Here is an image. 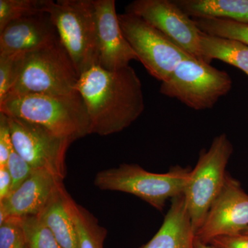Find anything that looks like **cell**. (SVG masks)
Instances as JSON below:
<instances>
[{
	"label": "cell",
	"mask_w": 248,
	"mask_h": 248,
	"mask_svg": "<svg viewBox=\"0 0 248 248\" xmlns=\"http://www.w3.org/2000/svg\"><path fill=\"white\" fill-rule=\"evenodd\" d=\"M76 89L87 108L90 134L120 133L144 110L141 81L130 66L115 71L93 66L80 76Z\"/></svg>",
	"instance_id": "obj_1"
},
{
	"label": "cell",
	"mask_w": 248,
	"mask_h": 248,
	"mask_svg": "<svg viewBox=\"0 0 248 248\" xmlns=\"http://www.w3.org/2000/svg\"><path fill=\"white\" fill-rule=\"evenodd\" d=\"M0 112L37 124L72 141L90 134L87 108L78 91L62 95L11 94L0 103Z\"/></svg>",
	"instance_id": "obj_2"
},
{
	"label": "cell",
	"mask_w": 248,
	"mask_h": 248,
	"mask_svg": "<svg viewBox=\"0 0 248 248\" xmlns=\"http://www.w3.org/2000/svg\"><path fill=\"white\" fill-rule=\"evenodd\" d=\"M45 11L79 76L97 65L94 0H48Z\"/></svg>",
	"instance_id": "obj_3"
},
{
	"label": "cell",
	"mask_w": 248,
	"mask_h": 248,
	"mask_svg": "<svg viewBox=\"0 0 248 248\" xmlns=\"http://www.w3.org/2000/svg\"><path fill=\"white\" fill-rule=\"evenodd\" d=\"M190 171L176 166L169 172L159 174L148 172L137 164H124L98 172L94 185L102 190L132 194L162 210L168 200L184 195Z\"/></svg>",
	"instance_id": "obj_4"
},
{
	"label": "cell",
	"mask_w": 248,
	"mask_h": 248,
	"mask_svg": "<svg viewBox=\"0 0 248 248\" xmlns=\"http://www.w3.org/2000/svg\"><path fill=\"white\" fill-rule=\"evenodd\" d=\"M79 78L59 39L52 45L26 54L20 76L9 95L70 94L76 91Z\"/></svg>",
	"instance_id": "obj_5"
},
{
	"label": "cell",
	"mask_w": 248,
	"mask_h": 248,
	"mask_svg": "<svg viewBox=\"0 0 248 248\" xmlns=\"http://www.w3.org/2000/svg\"><path fill=\"white\" fill-rule=\"evenodd\" d=\"M232 151L226 134L218 135L208 150L201 152L195 169L190 171L184 195L195 233L224 186L226 166Z\"/></svg>",
	"instance_id": "obj_6"
},
{
	"label": "cell",
	"mask_w": 248,
	"mask_h": 248,
	"mask_svg": "<svg viewBox=\"0 0 248 248\" xmlns=\"http://www.w3.org/2000/svg\"><path fill=\"white\" fill-rule=\"evenodd\" d=\"M232 86L231 77L193 57L183 60L161 82L160 93L195 110L213 108Z\"/></svg>",
	"instance_id": "obj_7"
},
{
	"label": "cell",
	"mask_w": 248,
	"mask_h": 248,
	"mask_svg": "<svg viewBox=\"0 0 248 248\" xmlns=\"http://www.w3.org/2000/svg\"><path fill=\"white\" fill-rule=\"evenodd\" d=\"M124 37L131 46L138 61L148 73L164 82L189 55L142 18L134 15H118Z\"/></svg>",
	"instance_id": "obj_8"
},
{
	"label": "cell",
	"mask_w": 248,
	"mask_h": 248,
	"mask_svg": "<svg viewBox=\"0 0 248 248\" xmlns=\"http://www.w3.org/2000/svg\"><path fill=\"white\" fill-rule=\"evenodd\" d=\"M8 120L15 151L34 170L48 171L63 181L66 153L73 141L17 117L8 116Z\"/></svg>",
	"instance_id": "obj_9"
},
{
	"label": "cell",
	"mask_w": 248,
	"mask_h": 248,
	"mask_svg": "<svg viewBox=\"0 0 248 248\" xmlns=\"http://www.w3.org/2000/svg\"><path fill=\"white\" fill-rule=\"evenodd\" d=\"M125 13L144 19L186 53L204 62L201 51V31L194 19L174 1L135 0L125 7Z\"/></svg>",
	"instance_id": "obj_10"
},
{
	"label": "cell",
	"mask_w": 248,
	"mask_h": 248,
	"mask_svg": "<svg viewBox=\"0 0 248 248\" xmlns=\"http://www.w3.org/2000/svg\"><path fill=\"white\" fill-rule=\"evenodd\" d=\"M248 227V195L237 181L227 174L221 192L196 233V238L208 244L217 237L241 234Z\"/></svg>",
	"instance_id": "obj_11"
},
{
	"label": "cell",
	"mask_w": 248,
	"mask_h": 248,
	"mask_svg": "<svg viewBox=\"0 0 248 248\" xmlns=\"http://www.w3.org/2000/svg\"><path fill=\"white\" fill-rule=\"evenodd\" d=\"M97 37V65L109 71L130 66L138 60L131 46L124 37L115 0H94Z\"/></svg>",
	"instance_id": "obj_12"
},
{
	"label": "cell",
	"mask_w": 248,
	"mask_h": 248,
	"mask_svg": "<svg viewBox=\"0 0 248 248\" xmlns=\"http://www.w3.org/2000/svg\"><path fill=\"white\" fill-rule=\"evenodd\" d=\"M62 183L48 171L34 170L17 190L0 202V224L9 217L38 216Z\"/></svg>",
	"instance_id": "obj_13"
},
{
	"label": "cell",
	"mask_w": 248,
	"mask_h": 248,
	"mask_svg": "<svg viewBox=\"0 0 248 248\" xmlns=\"http://www.w3.org/2000/svg\"><path fill=\"white\" fill-rule=\"evenodd\" d=\"M58 40L56 29L48 14L21 18L0 31V55L29 53Z\"/></svg>",
	"instance_id": "obj_14"
},
{
	"label": "cell",
	"mask_w": 248,
	"mask_h": 248,
	"mask_svg": "<svg viewBox=\"0 0 248 248\" xmlns=\"http://www.w3.org/2000/svg\"><path fill=\"white\" fill-rule=\"evenodd\" d=\"M171 202L170 208L159 231L141 248H195L196 233L184 195Z\"/></svg>",
	"instance_id": "obj_15"
},
{
	"label": "cell",
	"mask_w": 248,
	"mask_h": 248,
	"mask_svg": "<svg viewBox=\"0 0 248 248\" xmlns=\"http://www.w3.org/2000/svg\"><path fill=\"white\" fill-rule=\"evenodd\" d=\"M69 194L63 183L57 187L38 216L63 248H79L76 223L69 207Z\"/></svg>",
	"instance_id": "obj_16"
},
{
	"label": "cell",
	"mask_w": 248,
	"mask_h": 248,
	"mask_svg": "<svg viewBox=\"0 0 248 248\" xmlns=\"http://www.w3.org/2000/svg\"><path fill=\"white\" fill-rule=\"evenodd\" d=\"M192 18H215L248 24V0H175Z\"/></svg>",
	"instance_id": "obj_17"
},
{
	"label": "cell",
	"mask_w": 248,
	"mask_h": 248,
	"mask_svg": "<svg viewBox=\"0 0 248 248\" xmlns=\"http://www.w3.org/2000/svg\"><path fill=\"white\" fill-rule=\"evenodd\" d=\"M201 51L204 62L213 60L236 67L248 76V45L240 41L209 35L201 31Z\"/></svg>",
	"instance_id": "obj_18"
},
{
	"label": "cell",
	"mask_w": 248,
	"mask_h": 248,
	"mask_svg": "<svg viewBox=\"0 0 248 248\" xmlns=\"http://www.w3.org/2000/svg\"><path fill=\"white\" fill-rule=\"evenodd\" d=\"M69 207L78 231L79 248H104L107 230L99 224L92 214L78 205L71 197Z\"/></svg>",
	"instance_id": "obj_19"
},
{
	"label": "cell",
	"mask_w": 248,
	"mask_h": 248,
	"mask_svg": "<svg viewBox=\"0 0 248 248\" xmlns=\"http://www.w3.org/2000/svg\"><path fill=\"white\" fill-rule=\"evenodd\" d=\"M202 32L209 35L232 39L248 45V24L215 18H192Z\"/></svg>",
	"instance_id": "obj_20"
},
{
	"label": "cell",
	"mask_w": 248,
	"mask_h": 248,
	"mask_svg": "<svg viewBox=\"0 0 248 248\" xmlns=\"http://www.w3.org/2000/svg\"><path fill=\"white\" fill-rule=\"evenodd\" d=\"M48 0H0V31L16 19L46 14Z\"/></svg>",
	"instance_id": "obj_21"
},
{
	"label": "cell",
	"mask_w": 248,
	"mask_h": 248,
	"mask_svg": "<svg viewBox=\"0 0 248 248\" xmlns=\"http://www.w3.org/2000/svg\"><path fill=\"white\" fill-rule=\"evenodd\" d=\"M21 218L29 248H63L52 232L37 217Z\"/></svg>",
	"instance_id": "obj_22"
},
{
	"label": "cell",
	"mask_w": 248,
	"mask_h": 248,
	"mask_svg": "<svg viewBox=\"0 0 248 248\" xmlns=\"http://www.w3.org/2000/svg\"><path fill=\"white\" fill-rule=\"evenodd\" d=\"M27 53L0 55V103L7 97L20 76Z\"/></svg>",
	"instance_id": "obj_23"
},
{
	"label": "cell",
	"mask_w": 248,
	"mask_h": 248,
	"mask_svg": "<svg viewBox=\"0 0 248 248\" xmlns=\"http://www.w3.org/2000/svg\"><path fill=\"white\" fill-rule=\"evenodd\" d=\"M21 218L9 217L0 224V248H27Z\"/></svg>",
	"instance_id": "obj_24"
},
{
	"label": "cell",
	"mask_w": 248,
	"mask_h": 248,
	"mask_svg": "<svg viewBox=\"0 0 248 248\" xmlns=\"http://www.w3.org/2000/svg\"><path fill=\"white\" fill-rule=\"evenodd\" d=\"M6 167L9 170L12 180L11 193L17 190L34 171L30 165L15 151L14 147L11 150Z\"/></svg>",
	"instance_id": "obj_25"
},
{
	"label": "cell",
	"mask_w": 248,
	"mask_h": 248,
	"mask_svg": "<svg viewBox=\"0 0 248 248\" xmlns=\"http://www.w3.org/2000/svg\"><path fill=\"white\" fill-rule=\"evenodd\" d=\"M12 148L8 116L0 112V167L7 165Z\"/></svg>",
	"instance_id": "obj_26"
},
{
	"label": "cell",
	"mask_w": 248,
	"mask_h": 248,
	"mask_svg": "<svg viewBox=\"0 0 248 248\" xmlns=\"http://www.w3.org/2000/svg\"><path fill=\"white\" fill-rule=\"evenodd\" d=\"M214 248H248V235L221 236L209 243Z\"/></svg>",
	"instance_id": "obj_27"
},
{
	"label": "cell",
	"mask_w": 248,
	"mask_h": 248,
	"mask_svg": "<svg viewBox=\"0 0 248 248\" xmlns=\"http://www.w3.org/2000/svg\"><path fill=\"white\" fill-rule=\"evenodd\" d=\"M11 185L12 180L7 167H0V202L9 197L11 194Z\"/></svg>",
	"instance_id": "obj_28"
},
{
	"label": "cell",
	"mask_w": 248,
	"mask_h": 248,
	"mask_svg": "<svg viewBox=\"0 0 248 248\" xmlns=\"http://www.w3.org/2000/svg\"><path fill=\"white\" fill-rule=\"evenodd\" d=\"M195 248H214L213 246H210V244H205V243L202 242L198 239L196 238L195 242Z\"/></svg>",
	"instance_id": "obj_29"
},
{
	"label": "cell",
	"mask_w": 248,
	"mask_h": 248,
	"mask_svg": "<svg viewBox=\"0 0 248 248\" xmlns=\"http://www.w3.org/2000/svg\"><path fill=\"white\" fill-rule=\"evenodd\" d=\"M241 234L248 235V227L247 228H246V230H245L244 232H243L242 233H241Z\"/></svg>",
	"instance_id": "obj_30"
},
{
	"label": "cell",
	"mask_w": 248,
	"mask_h": 248,
	"mask_svg": "<svg viewBox=\"0 0 248 248\" xmlns=\"http://www.w3.org/2000/svg\"><path fill=\"white\" fill-rule=\"evenodd\" d=\"M27 248H29L27 247Z\"/></svg>",
	"instance_id": "obj_31"
}]
</instances>
